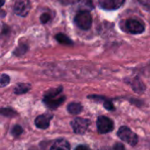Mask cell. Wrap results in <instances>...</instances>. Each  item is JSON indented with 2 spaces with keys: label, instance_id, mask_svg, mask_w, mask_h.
<instances>
[{
  "label": "cell",
  "instance_id": "6da1fadb",
  "mask_svg": "<svg viewBox=\"0 0 150 150\" xmlns=\"http://www.w3.org/2000/svg\"><path fill=\"white\" fill-rule=\"evenodd\" d=\"M63 91V88L62 86L54 88H51L47 91L43 97V103L45 105L50 109H56L58 108L62 103H64L66 97L65 95H62Z\"/></svg>",
  "mask_w": 150,
  "mask_h": 150
},
{
  "label": "cell",
  "instance_id": "7a4b0ae2",
  "mask_svg": "<svg viewBox=\"0 0 150 150\" xmlns=\"http://www.w3.org/2000/svg\"><path fill=\"white\" fill-rule=\"evenodd\" d=\"M76 25L82 30H89L92 24V17L88 10H80L75 16Z\"/></svg>",
  "mask_w": 150,
  "mask_h": 150
},
{
  "label": "cell",
  "instance_id": "3957f363",
  "mask_svg": "<svg viewBox=\"0 0 150 150\" xmlns=\"http://www.w3.org/2000/svg\"><path fill=\"white\" fill-rule=\"evenodd\" d=\"M127 33L132 34H140L145 31V25L141 21L134 18L126 19L121 26Z\"/></svg>",
  "mask_w": 150,
  "mask_h": 150
},
{
  "label": "cell",
  "instance_id": "277c9868",
  "mask_svg": "<svg viewBox=\"0 0 150 150\" xmlns=\"http://www.w3.org/2000/svg\"><path fill=\"white\" fill-rule=\"evenodd\" d=\"M118 136L131 146H135L138 142L137 135L127 126H121L118 131Z\"/></svg>",
  "mask_w": 150,
  "mask_h": 150
},
{
  "label": "cell",
  "instance_id": "5b68a950",
  "mask_svg": "<svg viewBox=\"0 0 150 150\" xmlns=\"http://www.w3.org/2000/svg\"><path fill=\"white\" fill-rule=\"evenodd\" d=\"M113 122L112 119L105 116H100L97 119V128L98 132L101 134L108 133L113 130Z\"/></svg>",
  "mask_w": 150,
  "mask_h": 150
},
{
  "label": "cell",
  "instance_id": "8992f818",
  "mask_svg": "<svg viewBox=\"0 0 150 150\" xmlns=\"http://www.w3.org/2000/svg\"><path fill=\"white\" fill-rule=\"evenodd\" d=\"M31 10V3L29 0H17L13 5V12L16 15L25 17Z\"/></svg>",
  "mask_w": 150,
  "mask_h": 150
},
{
  "label": "cell",
  "instance_id": "52a82bcc",
  "mask_svg": "<svg viewBox=\"0 0 150 150\" xmlns=\"http://www.w3.org/2000/svg\"><path fill=\"white\" fill-rule=\"evenodd\" d=\"M90 120L82 118H76L71 121V126L73 128V131L77 134H83L88 130L90 126Z\"/></svg>",
  "mask_w": 150,
  "mask_h": 150
},
{
  "label": "cell",
  "instance_id": "ba28073f",
  "mask_svg": "<svg viewBox=\"0 0 150 150\" xmlns=\"http://www.w3.org/2000/svg\"><path fill=\"white\" fill-rule=\"evenodd\" d=\"M126 0H98V5L106 11H114L124 5Z\"/></svg>",
  "mask_w": 150,
  "mask_h": 150
},
{
  "label": "cell",
  "instance_id": "9c48e42d",
  "mask_svg": "<svg viewBox=\"0 0 150 150\" xmlns=\"http://www.w3.org/2000/svg\"><path fill=\"white\" fill-rule=\"evenodd\" d=\"M52 118H53V116L49 115V114L40 115L36 118V119L34 121L35 126L40 129H47L49 126L50 120L52 119Z\"/></svg>",
  "mask_w": 150,
  "mask_h": 150
},
{
  "label": "cell",
  "instance_id": "30bf717a",
  "mask_svg": "<svg viewBox=\"0 0 150 150\" xmlns=\"http://www.w3.org/2000/svg\"><path fill=\"white\" fill-rule=\"evenodd\" d=\"M126 81H127V83L132 87L134 91H135V92H137L139 94L144 92L145 89H146V87H145L144 83L138 77H135L134 79H131L130 80H126Z\"/></svg>",
  "mask_w": 150,
  "mask_h": 150
},
{
  "label": "cell",
  "instance_id": "8fae6325",
  "mask_svg": "<svg viewBox=\"0 0 150 150\" xmlns=\"http://www.w3.org/2000/svg\"><path fill=\"white\" fill-rule=\"evenodd\" d=\"M70 149V146L69 144V142L63 139H60L57 140L53 146L51 147L50 150H69Z\"/></svg>",
  "mask_w": 150,
  "mask_h": 150
},
{
  "label": "cell",
  "instance_id": "7c38bea8",
  "mask_svg": "<svg viewBox=\"0 0 150 150\" xmlns=\"http://www.w3.org/2000/svg\"><path fill=\"white\" fill-rule=\"evenodd\" d=\"M89 98L91 99H93V100H97V101H99V102H103L104 103V107L108 110V111H113L114 110V106L112 104V103L105 98L104 96H100V95H89Z\"/></svg>",
  "mask_w": 150,
  "mask_h": 150
},
{
  "label": "cell",
  "instance_id": "4fadbf2b",
  "mask_svg": "<svg viewBox=\"0 0 150 150\" xmlns=\"http://www.w3.org/2000/svg\"><path fill=\"white\" fill-rule=\"evenodd\" d=\"M68 111L72 115H77L83 111V106L79 103H71L67 107Z\"/></svg>",
  "mask_w": 150,
  "mask_h": 150
},
{
  "label": "cell",
  "instance_id": "5bb4252c",
  "mask_svg": "<svg viewBox=\"0 0 150 150\" xmlns=\"http://www.w3.org/2000/svg\"><path fill=\"white\" fill-rule=\"evenodd\" d=\"M31 89V85L28 83H19L14 88V93L16 95H23L27 93Z\"/></svg>",
  "mask_w": 150,
  "mask_h": 150
},
{
  "label": "cell",
  "instance_id": "9a60e30c",
  "mask_svg": "<svg viewBox=\"0 0 150 150\" xmlns=\"http://www.w3.org/2000/svg\"><path fill=\"white\" fill-rule=\"evenodd\" d=\"M54 38L57 42H59L60 43L64 44V45H73L74 44L73 41L71 39H69L65 34H62V33L57 34Z\"/></svg>",
  "mask_w": 150,
  "mask_h": 150
},
{
  "label": "cell",
  "instance_id": "2e32d148",
  "mask_svg": "<svg viewBox=\"0 0 150 150\" xmlns=\"http://www.w3.org/2000/svg\"><path fill=\"white\" fill-rule=\"evenodd\" d=\"M28 50V45L25 44V43H20L16 50H14V55L17 57H20L23 56L24 54H25Z\"/></svg>",
  "mask_w": 150,
  "mask_h": 150
},
{
  "label": "cell",
  "instance_id": "e0dca14e",
  "mask_svg": "<svg viewBox=\"0 0 150 150\" xmlns=\"http://www.w3.org/2000/svg\"><path fill=\"white\" fill-rule=\"evenodd\" d=\"M22 133H23V129H22V127H21L20 126H18V125L14 126V127H13L12 130H11V133H12V135H13L14 137H18L19 135L22 134Z\"/></svg>",
  "mask_w": 150,
  "mask_h": 150
},
{
  "label": "cell",
  "instance_id": "ac0fdd59",
  "mask_svg": "<svg viewBox=\"0 0 150 150\" xmlns=\"http://www.w3.org/2000/svg\"><path fill=\"white\" fill-rule=\"evenodd\" d=\"M40 20L42 24H46V23L49 22L51 20V14L48 12H45V13L41 14L40 17Z\"/></svg>",
  "mask_w": 150,
  "mask_h": 150
},
{
  "label": "cell",
  "instance_id": "d6986e66",
  "mask_svg": "<svg viewBox=\"0 0 150 150\" xmlns=\"http://www.w3.org/2000/svg\"><path fill=\"white\" fill-rule=\"evenodd\" d=\"M1 113L4 116H7V117H13L14 115H16V112L9 108H3L1 110Z\"/></svg>",
  "mask_w": 150,
  "mask_h": 150
},
{
  "label": "cell",
  "instance_id": "ffe728a7",
  "mask_svg": "<svg viewBox=\"0 0 150 150\" xmlns=\"http://www.w3.org/2000/svg\"><path fill=\"white\" fill-rule=\"evenodd\" d=\"M10 83V77L7 74L3 73L1 75V87H5Z\"/></svg>",
  "mask_w": 150,
  "mask_h": 150
},
{
  "label": "cell",
  "instance_id": "44dd1931",
  "mask_svg": "<svg viewBox=\"0 0 150 150\" xmlns=\"http://www.w3.org/2000/svg\"><path fill=\"white\" fill-rule=\"evenodd\" d=\"M101 150H126L125 147L121 143H116L112 148H105Z\"/></svg>",
  "mask_w": 150,
  "mask_h": 150
},
{
  "label": "cell",
  "instance_id": "7402d4cb",
  "mask_svg": "<svg viewBox=\"0 0 150 150\" xmlns=\"http://www.w3.org/2000/svg\"><path fill=\"white\" fill-rule=\"evenodd\" d=\"M138 1L147 11H150V0H138Z\"/></svg>",
  "mask_w": 150,
  "mask_h": 150
},
{
  "label": "cell",
  "instance_id": "603a6c76",
  "mask_svg": "<svg viewBox=\"0 0 150 150\" xmlns=\"http://www.w3.org/2000/svg\"><path fill=\"white\" fill-rule=\"evenodd\" d=\"M61 2V4H65V5H68V4H76L81 0H59Z\"/></svg>",
  "mask_w": 150,
  "mask_h": 150
},
{
  "label": "cell",
  "instance_id": "cb8c5ba5",
  "mask_svg": "<svg viewBox=\"0 0 150 150\" xmlns=\"http://www.w3.org/2000/svg\"><path fill=\"white\" fill-rule=\"evenodd\" d=\"M8 32H10V27L7 26V25H5V24H3L2 25V35H4V34H7V33Z\"/></svg>",
  "mask_w": 150,
  "mask_h": 150
},
{
  "label": "cell",
  "instance_id": "d4e9b609",
  "mask_svg": "<svg viewBox=\"0 0 150 150\" xmlns=\"http://www.w3.org/2000/svg\"><path fill=\"white\" fill-rule=\"evenodd\" d=\"M75 150H91V149H90V148H89L88 146H86V145H79V146H77V147L76 148V149Z\"/></svg>",
  "mask_w": 150,
  "mask_h": 150
},
{
  "label": "cell",
  "instance_id": "484cf974",
  "mask_svg": "<svg viewBox=\"0 0 150 150\" xmlns=\"http://www.w3.org/2000/svg\"><path fill=\"white\" fill-rule=\"evenodd\" d=\"M1 13H2V15H1V17H2V18H4V14H5V13H4V11L3 10L1 11Z\"/></svg>",
  "mask_w": 150,
  "mask_h": 150
},
{
  "label": "cell",
  "instance_id": "4316f807",
  "mask_svg": "<svg viewBox=\"0 0 150 150\" xmlns=\"http://www.w3.org/2000/svg\"><path fill=\"white\" fill-rule=\"evenodd\" d=\"M2 1V3H1V6H3L4 5V0H1Z\"/></svg>",
  "mask_w": 150,
  "mask_h": 150
}]
</instances>
